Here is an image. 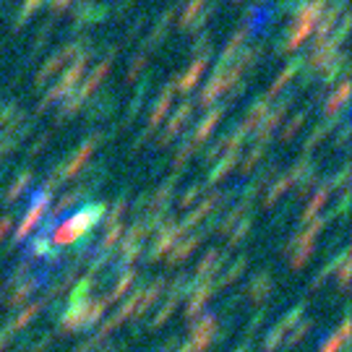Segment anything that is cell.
<instances>
[{
    "instance_id": "1",
    "label": "cell",
    "mask_w": 352,
    "mask_h": 352,
    "mask_svg": "<svg viewBox=\"0 0 352 352\" xmlns=\"http://www.w3.org/2000/svg\"><path fill=\"white\" fill-rule=\"evenodd\" d=\"M104 214H107V206H104V204H89L84 209H78L71 219H65L63 225L55 227V235H52L55 245L76 243L81 235H87L91 227L100 225L102 219H104Z\"/></svg>"
},
{
    "instance_id": "2",
    "label": "cell",
    "mask_w": 352,
    "mask_h": 352,
    "mask_svg": "<svg viewBox=\"0 0 352 352\" xmlns=\"http://www.w3.org/2000/svg\"><path fill=\"white\" fill-rule=\"evenodd\" d=\"M89 60H91V47H89L87 52H81L74 63L65 68L63 76H60V78H58V81H55L47 91H45V97H42V102H39V107H37V115H42L47 107H52L55 102L65 100V97H68V94H71V91H74V89L84 81L87 68H89Z\"/></svg>"
},
{
    "instance_id": "3",
    "label": "cell",
    "mask_w": 352,
    "mask_h": 352,
    "mask_svg": "<svg viewBox=\"0 0 352 352\" xmlns=\"http://www.w3.org/2000/svg\"><path fill=\"white\" fill-rule=\"evenodd\" d=\"M289 104H292V94L287 97H282V100L266 113V118L258 123V131H256V144H269L272 136H274V131L282 126V120H285V115H287Z\"/></svg>"
},
{
    "instance_id": "4",
    "label": "cell",
    "mask_w": 352,
    "mask_h": 352,
    "mask_svg": "<svg viewBox=\"0 0 352 352\" xmlns=\"http://www.w3.org/2000/svg\"><path fill=\"white\" fill-rule=\"evenodd\" d=\"M115 52H118V47H110V50H107V55H104V58H102L100 63L94 65V71H91V74L89 76H84V81H81V84H78V94H81V97H84V100H89V97H91V94H94V91H97V89H100V84L102 81H104V78H107V74H110V68H113V58H115Z\"/></svg>"
},
{
    "instance_id": "5",
    "label": "cell",
    "mask_w": 352,
    "mask_h": 352,
    "mask_svg": "<svg viewBox=\"0 0 352 352\" xmlns=\"http://www.w3.org/2000/svg\"><path fill=\"white\" fill-rule=\"evenodd\" d=\"M50 199L52 193H47V190L39 188L37 193H34V201H32V209H29V214L24 217V222H21V227L13 232V240L19 243V240H24L29 232H32V227L37 225L39 219L45 217V212H47V206H50Z\"/></svg>"
},
{
    "instance_id": "6",
    "label": "cell",
    "mask_w": 352,
    "mask_h": 352,
    "mask_svg": "<svg viewBox=\"0 0 352 352\" xmlns=\"http://www.w3.org/2000/svg\"><path fill=\"white\" fill-rule=\"evenodd\" d=\"M193 110H196V104H193V100H183L180 104H177L175 115L167 120V126H164V131L160 133V139H157V144L160 146H167L170 141L175 139L177 133L183 131V126L190 120V115H193Z\"/></svg>"
},
{
    "instance_id": "7",
    "label": "cell",
    "mask_w": 352,
    "mask_h": 352,
    "mask_svg": "<svg viewBox=\"0 0 352 352\" xmlns=\"http://www.w3.org/2000/svg\"><path fill=\"white\" fill-rule=\"evenodd\" d=\"M102 139H104L102 133H94L91 139L84 141L74 157H71L65 164H60V177H63V180H68V177H76L78 173H84V164H87V160L91 157V151H94V146H97Z\"/></svg>"
},
{
    "instance_id": "8",
    "label": "cell",
    "mask_w": 352,
    "mask_h": 352,
    "mask_svg": "<svg viewBox=\"0 0 352 352\" xmlns=\"http://www.w3.org/2000/svg\"><path fill=\"white\" fill-rule=\"evenodd\" d=\"M173 97H175V76L164 84V89L160 91V97H157V102H154V107H151L149 113V126H146V131H157V128L162 126V120L167 118V113H170V102H173Z\"/></svg>"
},
{
    "instance_id": "9",
    "label": "cell",
    "mask_w": 352,
    "mask_h": 352,
    "mask_svg": "<svg viewBox=\"0 0 352 352\" xmlns=\"http://www.w3.org/2000/svg\"><path fill=\"white\" fill-rule=\"evenodd\" d=\"M186 235L183 232V227L177 225V222H164L162 230L157 232V240H154V245H151V261H157V258H162V253H167L173 248V243L180 240Z\"/></svg>"
},
{
    "instance_id": "10",
    "label": "cell",
    "mask_w": 352,
    "mask_h": 352,
    "mask_svg": "<svg viewBox=\"0 0 352 352\" xmlns=\"http://www.w3.org/2000/svg\"><path fill=\"white\" fill-rule=\"evenodd\" d=\"M225 113H227V104H222V102H219V104H214L212 110L206 113V118L196 126L193 136H190V144H193V146H199V144H204V141L209 139V136H212V131L217 128V123L225 118Z\"/></svg>"
},
{
    "instance_id": "11",
    "label": "cell",
    "mask_w": 352,
    "mask_h": 352,
    "mask_svg": "<svg viewBox=\"0 0 352 352\" xmlns=\"http://www.w3.org/2000/svg\"><path fill=\"white\" fill-rule=\"evenodd\" d=\"M219 204H222V193H219V190H209V193H206V199H204V201L199 204L190 214H186V219H183V222H177V225L183 227V232H186L188 227L199 225L204 217H209Z\"/></svg>"
},
{
    "instance_id": "12",
    "label": "cell",
    "mask_w": 352,
    "mask_h": 352,
    "mask_svg": "<svg viewBox=\"0 0 352 352\" xmlns=\"http://www.w3.org/2000/svg\"><path fill=\"white\" fill-rule=\"evenodd\" d=\"M206 63H209V58H196V60L188 65V71H186V74L175 76V91L188 94V91H193V89L199 87L204 71H206Z\"/></svg>"
},
{
    "instance_id": "13",
    "label": "cell",
    "mask_w": 352,
    "mask_h": 352,
    "mask_svg": "<svg viewBox=\"0 0 352 352\" xmlns=\"http://www.w3.org/2000/svg\"><path fill=\"white\" fill-rule=\"evenodd\" d=\"M350 78H342L337 87H331V94H329L327 104H324V115L329 118H337V115L344 110V104H347V100H350Z\"/></svg>"
},
{
    "instance_id": "14",
    "label": "cell",
    "mask_w": 352,
    "mask_h": 352,
    "mask_svg": "<svg viewBox=\"0 0 352 352\" xmlns=\"http://www.w3.org/2000/svg\"><path fill=\"white\" fill-rule=\"evenodd\" d=\"M347 63H350V55L340 50L327 65H324V68H321V74H318V76H321V84H324L327 89L334 87V84H337V78L350 71V65H347Z\"/></svg>"
},
{
    "instance_id": "15",
    "label": "cell",
    "mask_w": 352,
    "mask_h": 352,
    "mask_svg": "<svg viewBox=\"0 0 352 352\" xmlns=\"http://www.w3.org/2000/svg\"><path fill=\"white\" fill-rule=\"evenodd\" d=\"M269 104H272V100H269L266 94H261V97H256V100H253L251 110H248V115H245V120L240 123V128H243V131H245L248 136H251L253 131L258 128V123H261V120L266 118V113L272 110Z\"/></svg>"
},
{
    "instance_id": "16",
    "label": "cell",
    "mask_w": 352,
    "mask_h": 352,
    "mask_svg": "<svg viewBox=\"0 0 352 352\" xmlns=\"http://www.w3.org/2000/svg\"><path fill=\"white\" fill-rule=\"evenodd\" d=\"M302 63H305V58H292V60H289V63L285 65V71H282V74H279L277 78H274V84L269 87V91H266V97H269V100H274V97H277L279 91H282V89L287 87L289 81L295 78V76L300 74Z\"/></svg>"
},
{
    "instance_id": "17",
    "label": "cell",
    "mask_w": 352,
    "mask_h": 352,
    "mask_svg": "<svg viewBox=\"0 0 352 352\" xmlns=\"http://www.w3.org/2000/svg\"><path fill=\"white\" fill-rule=\"evenodd\" d=\"M87 107H89V110H87V120H89V123H97L100 118H104V115L113 113V107H115L113 91H102V94H97L94 100L89 102Z\"/></svg>"
},
{
    "instance_id": "18",
    "label": "cell",
    "mask_w": 352,
    "mask_h": 352,
    "mask_svg": "<svg viewBox=\"0 0 352 352\" xmlns=\"http://www.w3.org/2000/svg\"><path fill=\"white\" fill-rule=\"evenodd\" d=\"M214 329H217V321L212 316H204V321L193 329V340H190V350L193 352H204L209 347V342L214 337Z\"/></svg>"
},
{
    "instance_id": "19",
    "label": "cell",
    "mask_w": 352,
    "mask_h": 352,
    "mask_svg": "<svg viewBox=\"0 0 352 352\" xmlns=\"http://www.w3.org/2000/svg\"><path fill=\"white\" fill-rule=\"evenodd\" d=\"M225 91H227V87H225V78H222V74H214L212 78L206 81V87L201 89L199 100L193 102V104H201V107H206V104H214V102L219 100Z\"/></svg>"
},
{
    "instance_id": "20",
    "label": "cell",
    "mask_w": 352,
    "mask_h": 352,
    "mask_svg": "<svg viewBox=\"0 0 352 352\" xmlns=\"http://www.w3.org/2000/svg\"><path fill=\"white\" fill-rule=\"evenodd\" d=\"M331 180H324L318 188L314 190V199H311V204L305 206V212H302V222H311V219H316V214L321 212V206L327 204V199L331 196Z\"/></svg>"
},
{
    "instance_id": "21",
    "label": "cell",
    "mask_w": 352,
    "mask_h": 352,
    "mask_svg": "<svg viewBox=\"0 0 352 352\" xmlns=\"http://www.w3.org/2000/svg\"><path fill=\"white\" fill-rule=\"evenodd\" d=\"M238 157H240V151H227L225 157H222L219 162L214 164V170L209 173L206 183H209V186H214V183H219V180H222L225 175H230V173H232V167L238 164Z\"/></svg>"
},
{
    "instance_id": "22",
    "label": "cell",
    "mask_w": 352,
    "mask_h": 352,
    "mask_svg": "<svg viewBox=\"0 0 352 352\" xmlns=\"http://www.w3.org/2000/svg\"><path fill=\"white\" fill-rule=\"evenodd\" d=\"M175 19V11H167L164 16H160V21H157V26L151 29L149 39H146V47H144V52H151L154 47H160V42H162V37L167 34V26H170V21Z\"/></svg>"
},
{
    "instance_id": "23",
    "label": "cell",
    "mask_w": 352,
    "mask_h": 352,
    "mask_svg": "<svg viewBox=\"0 0 352 352\" xmlns=\"http://www.w3.org/2000/svg\"><path fill=\"white\" fill-rule=\"evenodd\" d=\"M334 123H337V118H329V120H324V123H318V126L311 131V136L305 139V144H302V149H305V154H311V151L321 144V141L329 136V131H334Z\"/></svg>"
},
{
    "instance_id": "24",
    "label": "cell",
    "mask_w": 352,
    "mask_h": 352,
    "mask_svg": "<svg viewBox=\"0 0 352 352\" xmlns=\"http://www.w3.org/2000/svg\"><path fill=\"white\" fill-rule=\"evenodd\" d=\"M219 261H222V251L214 248V251L206 253V256L201 258V264H199V269H196V279H199L201 285L204 282H209V277L214 274V269L219 266Z\"/></svg>"
},
{
    "instance_id": "25",
    "label": "cell",
    "mask_w": 352,
    "mask_h": 352,
    "mask_svg": "<svg viewBox=\"0 0 352 352\" xmlns=\"http://www.w3.org/2000/svg\"><path fill=\"white\" fill-rule=\"evenodd\" d=\"M201 232L199 235H190V238H186L183 243H177L175 245V251H173V256H170V264H183L186 258H188L190 253L199 248V243H201Z\"/></svg>"
},
{
    "instance_id": "26",
    "label": "cell",
    "mask_w": 352,
    "mask_h": 352,
    "mask_svg": "<svg viewBox=\"0 0 352 352\" xmlns=\"http://www.w3.org/2000/svg\"><path fill=\"white\" fill-rule=\"evenodd\" d=\"M209 298H212V285H201V287L190 295L188 308H186V316H188V318H196V316L201 314V308L206 305V300H209Z\"/></svg>"
},
{
    "instance_id": "27",
    "label": "cell",
    "mask_w": 352,
    "mask_h": 352,
    "mask_svg": "<svg viewBox=\"0 0 352 352\" xmlns=\"http://www.w3.org/2000/svg\"><path fill=\"white\" fill-rule=\"evenodd\" d=\"M206 8V0H188L186 3V8H183V13H180V19H177V26L186 32V29H190V24L196 21V16Z\"/></svg>"
},
{
    "instance_id": "28",
    "label": "cell",
    "mask_w": 352,
    "mask_h": 352,
    "mask_svg": "<svg viewBox=\"0 0 352 352\" xmlns=\"http://www.w3.org/2000/svg\"><path fill=\"white\" fill-rule=\"evenodd\" d=\"M269 289H272V277L269 274H258V277L251 282V287H248V295H251V300H264L266 295H269Z\"/></svg>"
},
{
    "instance_id": "29",
    "label": "cell",
    "mask_w": 352,
    "mask_h": 352,
    "mask_svg": "<svg viewBox=\"0 0 352 352\" xmlns=\"http://www.w3.org/2000/svg\"><path fill=\"white\" fill-rule=\"evenodd\" d=\"M29 183H32V170L26 167V170H21V175L11 183V188H8V193H6V201H16V199H19V196L26 190V186H29Z\"/></svg>"
},
{
    "instance_id": "30",
    "label": "cell",
    "mask_w": 352,
    "mask_h": 352,
    "mask_svg": "<svg viewBox=\"0 0 352 352\" xmlns=\"http://www.w3.org/2000/svg\"><path fill=\"white\" fill-rule=\"evenodd\" d=\"M264 151H266V144H253L251 149H248V154L243 157V162H240V173L248 175L253 167H256V162L264 157Z\"/></svg>"
},
{
    "instance_id": "31",
    "label": "cell",
    "mask_w": 352,
    "mask_h": 352,
    "mask_svg": "<svg viewBox=\"0 0 352 352\" xmlns=\"http://www.w3.org/2000/svg\"><path fill=\"white\" fill-rule=\"evenodd\" d=\"M305 120H308V110H300V113H295V118L289 120L287 126L282 128V141H289L292 136H298V131L305 126Z\"/></svg>"
},
{
    "instance_id": "32",
    "label": "cell",
    "mask_w": 352,
    "mask_h": 352,
    "mask_svg": "<svg viewBox=\"0 0 352 352\" xmlns=\"http://www.w3.org/2000/svg\"><path fill=\"white\" fill-rule=\"evenodd\" d=\"M289 186H292V177H289V173H287V175H282V177H279L277 183L272 186V190L266 193V199H264L266 206H272V204H277V201H279V196H282V193H285V190H287Z\"/></svg>"
},
{
    "instance_id": "33",
    "label": "cell",
    "mask_w": 352,
    "mask_h": 352,
    "mask_svg": "<svg viewBox=\"0 0 352 352\" xmlns=\"http://www.w3.org/2000/svg\"><path fill=\"white\" fill-rule=\"evenodd\" d=\"M347 334H350V321H344V324L340 327V331H337V334H331V340L324 344V350L321 352H340V347L347 342Z\"/></svg>"
},
{
    "instance_id": "34",
    "label": "cell",
    "mask_w": 352,
    "mask_h": 352,
    "mask_svg": "<svg viewBox=\"0 0 352 352\" xmlns=\"http://www.w3.org/2000/svg\"><path fill=\"white\" fill-rule=\"evenodd\" d=\"M196 151V146L190 144V139H186L183 144H180V149H177V157H175V162H173V175H177L180 170H183V164L190 160V154Z\"/></svg>"
},
{
    "instance_id": "35",
    "label": "cell",
    "mask_w": 352,
    "mask_h": 352,
    "mask_svg": "<svg viewBox=\"0 0 352 352\" xmlns=\"http://www.w3.org/2000/svg\"><path fill=\"white\" fill-rule=\"evenodd\" d=\"M146 60H149V52L141 50L133 60H131V65H128V74H126V81L131 84V81H136L139 78V74L144 71V65H146Z\"/></svg>"
},
{
    "instance_id": "36",
    "label": "cell",
    "mask_w": 352,
    "mask_h": 352,
    "mask_svg": "<svg viewBox=\"0 0 352 352\" xmlns=\"http://www.w3.org/2000/svg\"><path fill=\"white\" fill-rule=\"evenodd\" d=\"M133 277H136V272H133V269H126V272H123V277H120V282L115 285V289L110 292V298H107V305H110L113 300H118V298H120V295H123V292H126V289L131 287V282H133Z\"/></svg>"
},
{
    "instance_id": "37",
    "label": "cell",
    "mask_w": 352,
    "mask_h": 352,
    "mask_svg": "<svg viewBox=\"0 0 352 352\" xmlns=\"http://www.w3.org/2000/svg\"><path fill=\"white\" fill-rule=\"evenodd\" d=\"M120 238H123V225H120V222H118V225H107V232H104V238H102L100 251H110Z\"/></svg>"
},
{
    "instance_id": "38",
    "label": "cell",
    "mask_w": 352,
    "mask_h": 352,
    "mask_svg": "<svg viewBox=\"0 0 352 352\" xmlns=\"http://www.w3.org/2000/svg\"><path fill=\"white\" fill-rule=\"evenodd\" d=\"M193 55H196V58H209V55H212V37H209L206 32H201V34L196 37V42H193Z\"/></svg>"
},
{
    "instance_id": "39",
    "label": "cell",
    "mask_w": 352,
    "mask_h": 352,
    "mask_svg": "<svg viewBox=\"0 0 352 352\" xmlns=\"http://www.w3.org/2000/svg\"><path fill=\"white\" fill-rule=\"evenodd\" d=\"M110 16V3H91V13H89V24H100Z\"/></svg>"
},
{
    "instance_id": "40",
    "label": "cell",
    "mask_w": 352,
    "mask_h": 352,
    "mask_svg": "<svg viewBox=\"0 0 352 352\" xmlns=\"http://www.w3.org/2000/svg\"><path fill=\"white\" fill-rule=\"evenodd\" d=\"M50 34H52V21H47V24L42 26V32H39L37 37H34V45H32V55H37V52L45 50V45H47Z\"/></svg>"
},
{
    "instance_id": "41",
    "label": "cell",
    "mask_w": 352,
    "mask_h": 352,
    "mask_svg": "<svg viewBox=\"0 0 352 352\" xmlns=\"http://www.w3.org/2000/svg\"><path fill=\"white\" fill-rule=\"evenodd\" d=\"M37 285H39V279H32V282H26L24 287H19L16 289V292H13L11 295V305H16V302H24L26 298H29V295H32V292H34V289H37Z\"/></svg>"
},
{
    "instance_id": "42",
    "label": "cell",
    "mask_w": 352,
    "mask_h": 352,
    "mask_svg": "<svg viewBox=\"0 0 352 352\" xmlns=\"http://www.w3.org/2000/svg\"><path fill=\"white\" fill-rule=\"evenodd\" d=\"M39 311H42V300L34 302V305H29L24 314H21L19 318H16V321H13V329H24L26 324H29V321H32V318H34V316L39 314Z\"/></svg>"
},
{
    "instance_id": "43",
    "label": "cell",
    "mask_w": 352,
    "mask_h": 352,
    "mask_svg": "<svg viewBox=\"0 0 352 352\" xmlns=\"http://www.w3.org/2000/svg\"><path fill=\"white\" fill-rule=\"evenodd\" d=\"M126 209H128L126 196H120V199H118V201L113 204V212L107 214V225H118V222H120V217L126 214Z\"/></svg>"
},
{
    "instance_id": "44",
    "label": "cell",
    "mask_w": 352,
    "mask_h": 352,
    "mask_svg": "<svg viewBox=\"0 0 352 352\" xmlns=\"http://www.w3.org/2000/svg\"><path fill=\"white\" fill-rule=\"evenodd\" d=\"M243 212H245V206H235V209H230V214H227L225 219H222V225H219V232H225L227 235V232L232 230V225L243 217Z\"/></svg>"
},
{
    "instance_id": "45",
    "label": "cell",
    "mask_w": 352,
    "mask_h": 352,
    "mask_svg": "<svg viewBox=\"0 0 352 352\" xmlns=\"http://www.w3.org/2000/svg\"><path fill=\"white\" fill-rule=\"evenodd\" d=\"M248 230H251V217H245V219L235 227V232L230 235V245H238V243H243V240H245V235H248Z\"/></svg>"
},
{
    "instance_id": "46",
    "label": "cell",
    "mask_w": 352,
    "mask_h": 352,
    "mask_svg": "<svg viewBox=\"0 0 352 352\" xmlns=\"http://www.w3.org/2000/svg\"><path fill=\"white\" fill-rule=\"evenodd\" d=\"M89 289H91V279H81V285H76L74 295H71V302H74V305H81V302L87 300Z\"/></svg>"
},
{
    "instance_id": "47",
    "label": "cell",
    "mask_w": 352,
    "mask_h": 352,
    "mask_svg": "<svg viewBox=\"0 0 352 352\" xmlns=\"http://www.w3.org/2000/svg\"><path fill=\"white\" fill-rule=\"evenodd\" d=\"M201 190H204L201 183H196V186H190V188L186 190L183 196H180V209H186V206H190V204H193V201H196V199H199V196H201Z\"/></svg>"
},
{
    "instance_id": "48",
    "label": "cell",
    "mask_w": 352,
    "mask_h": 352,
    "mask_svg": "<svg viewBox=\"0 0 352 352\" xmlns=\"http://www.w3.org/2000/svg\"><path fill=\"white\" fill-rule=\"evenodd\" d=\"M245 266H248V258H245V256H243V258H238V261H235V266H232V269H230V272H227L225 277H222V285H227V282H235V279L240 277V272H243V269H245Z\"/></svg>"
},
{
    "instance_id": "49",
    "label": "cell",
    "mask_w": 352,
    "mask_h": 352,
    "mask_svg": "<svg viewBox=\"0 0 352 352\" xmlns=\"http://www.w3.org/2000/svg\"><path fill=\"white\" fill-rule=\"evenodd\" d=\"M50 139H52L50 131H47V133H42V136H39V139L32 144V149H29V157H37V154H42V151H45V146L50 144Z\"/></svg>"
},
{
    "instance_id": "50",
    "label": "cell",
    "mask_w": 352,
    "mask_h": 352,
    "mask_svg": "<svg viewBox=\"0 0 352 352\" xmlns=\"http://www.w3.org/2000/svg\"><path fill=\"white\" fill-rule=\"evenodd\" d=\"M45 251H47V238H45V235H39V238L29 245V256H32V258H37V256H45Z\"/></svg>"
},
{
    "instance_id": "51",
    "label": "cell",
    "mask_w": 352,
    "mask_h": 352,
    "mask_svg": "<svg viewBox=\"0 0 352 352\" xmlns=\"http://www.w3.org/2000/svg\"><path fill=\"white\" fill-rule=\"evenodd\" d=\"M347 282H350V253L344 251V258H342V269H340V285H342V289H347Z\"/></svg>"
},
{
    "instance_id": "52",
    "label": "cell",
    "mask_w": 352,
    "mask_h": 352,
    "mask_svg": "<svg viewBox=\"0 0 352 352\" xmlns=\"http://www.w3.org/2000/svg\"><path fill=\"white\" fill-rule=\"evenodd\" d=\"M42 3H45V0H24V3H21V16H26V19H32V16H34V13L39 11V6H42Z\"/></svg>"
},
{
    "instance_id": "53",
    "label": "cell",
    "mask_w": 352,
    "mask_h": 352,
    "mask_svg": "<svg viewBox=\"0 0 352 352\" xmlns=\"http://www.w3.org/2000/svg\"><path fill=\"white\" fill-rule=\"evenodd\" d=\"M282 334H285V331H282V329H274V331H272V334H269V337H266V350L272 352L274 350V347H277L279 342H282Z\"/></svg>"
},
{
    "instance_id": "54",
    "label": "cell",
    "mask_w": 352,
    "mask_h": 352,
    "mask_svg": "<svg viewBox=\"0 0 352 352\" xmlns=\"http://www.w3.org/2000/svg\"><path fill=\"white\" fill-rule=\"evenodd\" d=\"M76 0H52L50 3V11H52V16H58V13H63L65 8H71Z\"/></svg>"
},
{
    "instance_id": "55",
    "label": "cell",
    "mask_w": 352,
    "mask_h": 352,
    "mask_svg": "<svg viewBox=\"0 0 352 352\" xmlns=\"http://www.w3.org/2000/svg\"><path fill=\"white\" fill-rule=\"evenodd\" d=\"M347 139H350V120L344 118V123H342V131H340V139H337V146H344L347 144Z\"/></svg>"
},
{
    "instance_id": "56",
    "label": "cell",
    "mask_w": 352,
    "mask_h": 352,
    "mask_svg": "<svg viewBox=\"0 0 352 352\" xmlns=\"http://www.w3.org/2000/svg\"><path fill=\"white\" fill-rule=\"evenodd\" d=\"M308 329H311V324H308V321H305V324H302V327L298 329V331H295V334H292V337H289V340H287V344H298V342L302 340V334H305V331H308Z\"/></svg>"
},
{
    "instance_id": "57",
    "label": "cell",
    "mask_w": 352,
    "mask_h": 352,
    "mask_svg": "<svg viewBox=\"0 0 352 352\" xmlns=\"http://www.w3.org/2000/svg\"><path fill=\"white\" fill-rule=\"evenodd\" d=\"M100 342H102V337H100V334H97V337H94V340L84 342V344H81V347H78V350H74V352H91V350H94V347H97V344H100Z\"/></svg>"
},
{
    "instance_id": "58",
    "label": "cell",
    "mask_w": 352,
    "mask_h": 352,
    "mask_svg": "<svg viewBox=\"0 0 352 352\" xmlns=\"http://www.w3.org/2000/svg\"><path fill=\"white\" fill-rule=\"evenodd\" d=\"M8 230H11V217H8V214H6V217H3V219H0V240H3V235H6V232H8Z\"/></svg>"
},
{
    "instance_id": "59",
    "label": "cell",
    "mask_w": 352,
    "mask_h": 352,
    "mask_svg": "<svg viewBox=\"0 0 352 352\" xmlns=\"http://www.w3.org/2000/svg\"><path fill=\"white\" fill-rule=\"evenodd\" d=\"M8 334H11L8 329H6V331H0V352H3V347H6V344H8V340H11Z\"/></svg>"
},
{
    "instance_id": "60",
    "label": "cell",
    "mask_w": 352,
    "mask_h": 352,
    "mask_svg": "<svg viewBox=\"0 0 352 352\" xmlns=\"http://www.w3.org/2000/svg\"><path fill=\"white\" fill-rule=\"evenodd\" d=\"M248 347H251V344H248V342H243V344H240V347H238V350H235V352H245V350H248Z\"/></svg>"
},
{
    "instance_id": "61",
    "label": "cell",
    "mask_w": 352,
    "mask_h": 352,
    "mask_svg": "<svg viewBox=\"0 0 352 352\" xmlns=\"http://www.w3.org/2000/svg\"><path fill=\"white\" fill-rule=\"evenodd\" d=\"M232 3H235V6H240V3H245V0H232Z\"/></svg>"
},
{
    "instance_id": "62",
    "label": "cell",
    "mask_w": 352,
    "mask_h": 352,
    "mask_svg": "<svg viewBox=\"0 0 352 352\" xmlns=\"http://www.w3.org/2000/svg\"><path fill=\"white\" fill-rule=\"evenodd\" d=\"M104 352H113V350H104Z\"/></svg>"
}]
</instances>
